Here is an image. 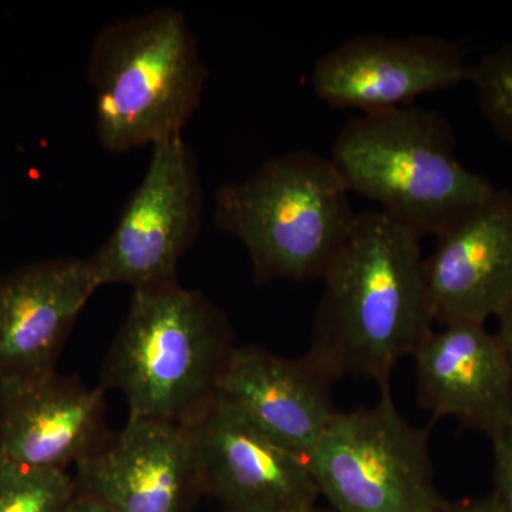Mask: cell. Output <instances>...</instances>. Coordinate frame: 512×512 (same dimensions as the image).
Returning <instances> with one entry per match:
<instances>
[{"label":"cell","instance_id":"cell-2","mask_svg":"<svg viewBox=\"0 0 512 512\" xmlns=\"http://www.w3.org/2000/svg\"><path fill=\"white\" fill-rule=\"evenodd\" d=\"M330 160L350 192L420 235L440 237L490 200L497 188L458 160L446 117L404 106L352 117Z\"/></svg>","mask_w":512,"mask_h":512},{"label":"cell","instance_id":"cell-3","mask_svg":"<svg viewBox=\"0 0 512 512\" xmlns=\"http://www.w3.org/2000/svg\"><path fill=\"white\" fill-rule=\"evenodd\" d=\"M101 147L127 153L183 136L208 80L180 10L117 20L94 36L87 62Z\"/></svg>","mask_w":512,"mask_h":512},{"label":"cell","instance_id":"cell-19","mask_svg":"<svg viewBox=\"0 0 512 512\" xmlns=\"http://www.w3.org/2000/svg\"><path fill=\"white\" fill-rule=\"evenodd\" d=\"M440 512H501L493 497L487 495L483 498H474V500H464L460 503H446Z\"/></svg>","mask_w":512,"mask_h":512},{"label":"cell","instance_id":"cell-1","mask_svg":"<svg viewBox=\"0 0 512 512\" xmlns=\"http://www.w3.org/2000/svg\"><path fill=\"white\" fill-rule=\"evenodd\" d=\"M421 237L379 210L356 215L345 247L323 276L308 355L333 380L389 386L403 357L433 330Z\"/></svg>","mask_w":512,"mask_h":512},{"label":"cell","instance_id":"cell-9","mask_svg":"<svg viewBox=\"0 0 512 512\" xmlns=\"http://www.w3.org/2000/svg\"><path fill=\"white\" fill-rule=\"evenodd\" d=\"M183 426L197 454L202 490L225 512L315 505L319 490L308 458L276 443L215 397Z\"/></svg>","mask_w":512,"mask_h":512},{"label":"cell","instance_id":"cell-13","mask_svg":"<svg viewBox=\"0 0 512 512\" xmlns=\"http://www.w3.org/2000/svg\"><path fill=\"white\" fill-rule=\"evenodd\" d=\"M106 389L76 376L0 380V457L22 466L67 471L109 436Z\"/></svg>","mask_w":512,"mask_h":512},{"label":"cell","instance_id":"cell-4","mask_svg":"<svg viewBox=\"0 0 512 512\" xmlns=\"http://www.w3.org/2000/svg\"><path fill=\"white\" fill-rule=\"evenodd\" d=\"M356 215L338 168L308 150L269 158L214 198L215 227L244 245L259 284L323 279Z\"/></svg>","mask_w":512,"mask_h":512},{"label":"cell","instance_id":"cell-7","mask_svg":"<svg viewBox=\"0 0 512 512\" xmlns=\"http://www.w3.org/2000/svg\"><path fill=\"white\" fill-rule=\"evenodd\" d=\"M204 215L197 158L183 136L153 146L146 174L110 237L89 256L101 286L133 291L178 281V264L194 245Z\"/></svg>","mask_w":512,"mask_h":512},{"label":"cell","instance_id":"cell-21","mask_svg":"<svg viewBox=\"0 0 512 512\" xmlns=\"http://www.w3.org/2000/svg\"><path fill=\"white\" fill-rule=\"evenodd\" d=\"M498 319H500V328H498L497 336L512 362V298Z\"/></svg>","mask_w":512,"mask_h":512},{"label":"cell","instance_id":"cell-22","mask_svg":"<svg viewBox=\"0 0 512 512\" xmlns=\"http://www.w3.org/2000/svg\"><path fill=\"white\" fill-rule=\"evenodd\" d=\"M281 512H332V511L319 510V508H316L315 505H313V507L298 508V510H289V511H281Z\"/></svg>","mask_w":512,"mask_h":512},{"label":"cell","instance_id":"cell-10","mask_svg":"<svg viewBox=\"0 0 512 512\" xmlns=\"http://www.w3.org/2000/svg\"><path fill=\"white\" fill-rule=\"evenodd\" d=\"M77 491L117 512H191L202 490L190 434L173 421L128 417L76 466Z\"/></svg>","mask_w":512,"mask_h":512},{"label":"cell","instance_id":"cell-11","mask_svg":"<svg viewBox=\"0 0 512 512\" xmlns=\"http://www.w3.org/2000/svg\"><path fill=\"white\" fill-rule=\"evenodd\" d=\"M100 286L89 258L46 259L0 275V380L55 372L70 330Z\"/></svg>","mask_w":512,"mask_h":512},{"label":"cell","instance_id":"cell-5","mask_svg":"<svg viewBox=\"0 0 512 512\" xmlns=\"http://www.w3.org/2000/svg\"><path fill=\"white\" fill-rule=\"evenodd\" d=\"M228 316L180 282L133 291L101 373L130 416L183 424L214 399L234 350Z\"/></svg>","mask_w":512,"mask_h":512},{"label":"cell","instance_id":"cell-12","mask_svg":"<svg viewBox=\"0 0 512 512\" xmlns=\"http://www.w3.org/2000/svg\"><path fill=\"white\" fill-rule=\"evenodd\" d=\"M333 383L308 353L282 357L235 346L214 397L276 443L308 457L339 413Z\"/></svg>","mask_w":512,"mask_h":512},{"label":"cell","instance_id":"cell-6","mask_svg":"<svg viewBox=\"0 0 512 512\" xmlns=\"http://www.w3.org/2000/svg\"><path fill=\"white\" fill-rule=\"evenodd\" d=\"M372 407L338 413L309 453L332 512H440L429 433L397 410L389 386Z\"/></svg>","mask_w":512,"mask_h":512},{"label":"cell","instance_id":"cell-20","mask_svg":"<svg viewBox=\"0 0 512 512\" xmlns=\"http://www.w3.org/2000/svg\"><path fill=\"white\" fill-rule=\"evenodd\" d=\"M67 512H117L90 495L77 491Z\"/></svg>","mask_w":512,"mask_h":512},{"label":"cell","instance_id":"cell-16","mask_svg":"<svg viewBox=\"0 0 512 512\" xmlns=\"http://www.w3.org/2000/svg\"><path fill=\"white\" fill-rule=\"evenodd\" d=\"M76 493L69 471L22 466L0 457V512H67Z\"/></svg>","mask_w":512,"mask_h":512},{"label":"cell","instance_id":"cell-15","mask_svg":"<svg viewBox=\"0 0 512 512\" xmlns=\"http://www.w3.org/2000/svg\"><path fill=\"white\" fill-rule=\"evenodd\" d=\"M421 406L493 440L512 423V362L481 323L431 330L414 352Z\"/></svg>","mask_w":512,"mask_h":512},{"label":"cell","instance_id":"cell-8","mask_svg":"<svg viewBox=\"0 0 512 512\" xmlns=\"http://www.w3.org/2000/svg\"><path fill=\"white\" fill-rule=\"evenodd\" d=\"M471 69L460 46L444 37L362 35L320 57L312 89L336 109L377 113L470 82Z\"/></svg>","mask_w":512,"mask_h":512},{"label":"cell","instance_id":"cell-18","mask_svg":"<svg viewBox=\"0 0 512 512\" xmlns=\"http://www.w3.org/2000/svg\"><path fill=\"white\" fill-rule=\"evenodd\" d=\"M494 451V503L501 512H512V423L491 440Z\"/></svg>","mask_w":512,"mask_h":512},{"label":"cell","instance_id":"cell-17","mask_svg":"<svg viewBox=\"0 0 512 512\" xmlns=\"http://www.w3.org/2000/svg\"><path fill=\"white\" fill-rule=\"evenodd\" d=\"M481 114L512 147V43L485 53L471 69Z\"/></svg>","mask_w":512,"mask_h":512},{"label":"cell","instance_id":"cell-14","mask_svg":"<svg viewBox=\"0 0 512 512\" xmlns=\"http://www.w3.org/2000/svg\"><path fill=\"white\" fill-rule=\"evenodd\" d=\"M437 239L424 262L434 322L484 325L500 318L512 298V192L497 188Z\"/></svg>","mask_w":512,"mask_h":512}]
</instances>
